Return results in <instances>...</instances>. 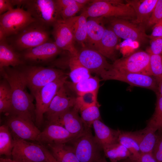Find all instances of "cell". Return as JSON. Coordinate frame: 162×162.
<instances>
[{"label":"cell","mask_w":162,"mask_h":162,"mask_svg":"<svg viewBox=\"0 0 162 162\" xmlns=\"http://www.w3.org/2000/svg\"><path fill=\"white\" fill-rule=\"evenodd\" d=\"M0 71L10 88L11 107L8 116H19L35 122L33 99L27 90L26 82L21 70L9 67L0 69Z\"/></svg>","instance_id":"obj_1"},{"label":"cell","mask_w":162,"mask_h":162,"mask_svg":"<svg viewBox=\"0 0 162 162\" xmlns=\"http://www.w3.org/2000/svg\"><path fill=\"white\" fill-rule=\"evenodd\" d=\"M49 27L36 21L6 39L15 50L22 51L50 40Z\"/></svg>","instance_id":"obj_2"},{"label":"cell","mask_w":162,"mask_h":162,"mask_svg":"<svg viewBox=\"0 0 162 162\" xmlns=\"http://www.w3.org/2000/svg\"><path fill=\"white\" fill-rule=\"evenodd\" d=\"M83 12L88 18H116L131 21L136 18L133 8L121 0H93Z\"/></svg>","instance_id":"obj_3"},{"label":"cell","mask_w":162,"mask_h":162,"mask_svg":"<svg viewBox=\"0 0 162 162\" xmlns=\"http://www.w3.org/2000/svg\"><path fill=\"white\" fill-rule=\"evenodd\" d=\"M19 69L33 96L44 86L66 75L60 70L43 67L25 65Z\"/></svg>","instance_id":"obj_4"},{"label":"cell","mask_w":162,"mask_h":162,"mask_svg":"<svg viewBox=\"0 0 162 162\" xmlns=\"http://www.w3.org/2000/svg\"><path fill=\"white\" fill-rule=\"evenodd\" d=\"M22 5L36 21L47 26L62 19L56 0H22Z\"/></svg>","instance_id":"obj_5"},{"label":"cell","mask_w":162,"mask_h":162,"mask_svg":"<svg viewBox=\"0 0 162 162\" xmlns=\"http://www.w3.org/2000/svg\"><path fill=\"white\" fill-rule=\"evenodd\" d=\"M36 21L22 8L17 7L0 16V40L16 34Z\"/></svg>","instance_id":"obj_6"},{"label":"cell","mask_w":162,"mask_h":162,"mask_svg":"<svg viewBox=\"0 0 162 162\" xmlns=\"http://www.w3.org/2000/svg\"><path fill=\"white\" fill-rule=\"evenodd\" d=\"M11 156L17 162H50L43 145L14 137Z\"/></svg>","instance_id":"obj_7"},{"label":"cell","mask_w":162,"mask_h":162,"mask_svg":"<svg viewBox=\"0 0 162 162\" xmlns=\"http://www.w3.org/2000/svg\"><path fill=\"white\" fill-rule=\"evenodd\" d=\"M67 78L65 75L47 84L33 96L36 100L35 123L38 127L42 124L44 115L60 88L67 81Z\"/></svg>","instance_id":"obj_8"},{"label":"cell","mask_w":162,"mask_h":162,"mask_svg":"<svg viewBox=\"0 0 162 162\" xmlns=\"http://www.w3.org/2000/svg\"><path fill=\"white\" fill-rule=\"evenodd\" d=\"M102 80H113L126 82L131 86L147 88L158 92V84L152 76L138 73L119 71L112 67L100 76Z\"/></svg>","instance_id":"obj_9"},{"label":"cell","mask_w":162,"mask_h":162,"mask_svg":"<svg viewBox=\"0 0 162 162\" xmlns=\"http://www.w3.org/2000/svg\"><path fill=\"white\" fill-rule=\"evenodd\" d=\"M90 128H85L83 132L70 142L73 151L80 162H95L100 155L99 148L92 134Z\"/></svg>","instance_id":"obj_10"},{"label":"cell","mask_w":162,"mask_h":162,"mask_svg":"<svg viewBox=\"0 0 162 162\" xmlns=\"http://www.w3.org/2000/svg\"><path fill=\"white\" fill-rule=\"evenodd\" d=\"M150 55L139 51L125 58L115 60L112 68L119 71L151 76L149 68Z\"/></svg>","instance_id":"obj_11"},{"label":"cell","mask_w":162,"mask_h":162,"mask_svg":"<svg viewBox=\"0 0 162 162\" xmlns=\"http://www.w3.org/2000/svg\"><path fill=\"white\" fill-rule=\"evenodd\" d=\"M110 27L119 38L140 43H144L149 39L145 29L141 26H137L131 21L118 18H106Z\"/></svg>","instance_id":"obj_12"},{"label":"cell","mask_w":162,"mask_h":162,"mask_svg":"<svg viewBox=\"0 0 162 162\" xmlns=\"http://www.w3.org/2000/svg\"><path fill=\"white\" fill-rule=\"evenodd\" d=\"M69 90L65 83L53 99L44 114L48 124L53 122L60 115L75 106L76 97L72 95Z\"/></svg>","instance_id":"obj_13"},{"label":"cell","mask_w":162,"mask_h":162,"mask_svg":"<svg viewBox=\"0 0 162 162\" xmlns=\"http://www.w3.org/2000/svg\"><path fill=\"white\" fill-rule=\"evenodd\" d=\"M77 57L81 63L90 72L100 75L110 69L112 64L97 51L85 46L78 52Z\"/></svg>","instance_id":"obj_14"},{"label":"cell","mask_w":162,"mask_h":162,"mask_svg":"<svg viewBox=\"0 0 162 162\" xmlns=\"http://www.w3.org/2000/svg\"><path fill=\"white\" fill-rule=\"evenodd\" d=\"M62 51L54 42L49 40L39 46L24 50L20 54L24 61L41 63L49 61Z\"/></svg>","instance_id":"obj_15"},{"label":"cell","mask_w":162,"mask_h":162,"mask_svg":"<svg viewBox=\"0 0 162 162\" xmlns=\"http://www.w3.org/2000/svg\"><path fill=\"white\" fill-rule=\"evenodd\" d=\"M8 117L7 125L15 137L26 140L36 141L41 131L34 122L16 116Z\"/></svg>","instance_id":"obj_16"},{"label":"cell","mask_w":162,"mask_h":162,"mask_svg":"<svg viewBox=\"0 0 162 162\" xmlns=\"http://www.w3.org/2000/svg\"><path fill=\"white\" fill-rule=\"evenodd\" d=\"M52 26V34L56 45L62 50L66 51L70 54L77 56L78 51L74 45L75 41L70 29L65 21L59 20Z\"/></svg>","instance_id":"obj_17"},{"label":"cell","mask_w":162,"mask_h":162,"mask_svg":"<svg viewBox=\"0 0 162 162\" xmlns=\"http://www.w3.org/2000/svg\"><path fill=\"white\" fill-rule=\"evenodd\" d=\"M76 137L62 126L56 124H48L41 131L36 141L41 144L47 145L64 144L70 142Z\"/></svg>","instance_id":"obj_18"},{"label":"cell","mask_w":162,"mask_h":162,"mask_svg":"<svg viewBox=\"0 0 162 162\" xmlns=\"http://www.w3.org/2000/svg\"><path fill=\"white\" fill-rule=\"evenodd\" d=\"M79 111L75 105L63 113L54 122L50 124L62 126L70 133L77 136L85 129L81 117L79 115Z\"/></svg>","instance_id":"obj_19"},{"label":"cell","mask_w":162,"mask_h":162,"mask_svg":"<svg viewBox=\"0 0 162 162\" xmlns=\"http://www.w3.org/2000/svg\"><path fill=\"white\" fill-rule=\"evenodd\" d=\"M89 18L87 22V38L85 46L98 51L106 28L103 18Z\"/></svg>","instance_id":"obj_20"},{"label":"cell","mask_w":162,"mask_h":162,"mask_svg":"<svg viewBox=\"0 0 162 162\" xmlns=\"http://www.w3.org/2000/svg\"><path fill=\"white\" fill-rule=\"evenodd\" d=\"M158 131L147 125L143 129L130 133L137 143L141 153H152L157 138Z\"/></svg>","instance_id":"obj_21"},{"label":"cell","mask_w":162,"mask_h":162,"mask_svg":"<svg viewBox=\"0 0 162 162\" xmlns=\"http://www.w3.org/2000/svg\"><path fill=\"white\" fill-rule=\"evenodd\" d=\"M92 126L94 133V140L100 148L118 142L119 130L111 129L100 120L95 121Z\"/></svg>","instance_id":"obj_22"},{"label":"cell","mask_w":162,"mask_h":162,"mask_svg":"<svg viewBox=\"0 0 162 162\" xmlns=\"http://www.w3.org/2000/svg\"><path fill=\"white\" fill-rule=\"evenodd\" d=\"M134 9L136 15V19L131 21L140 25L147 24L158 0H125Z\"/></svg>","instance_id":"obj_23"},{"label":"cell","mask_w":162,"mask_h":162,"mask_svg":"<svg viewBox=\"0 0 162 162\" xmlns=\"http://www.w3.org/2000/svg\"><path fill=\"white\" fill-rule=\"evenodd\" d=\"M20 53L8 43L6 38L0 40V69L11 66L15 68L23 64Z\"/></svg>","instance_id":"obj_24"},{"label":"cell","mask_w":162,"mask_h":162,"mask_svg":"<svg viewBox=\"0 0 162 162\" xmlns=\"http://www.w3.org/2000/svg\"><path fill=\"white\" fill-rule=\"evenodd\" d=\"M88 18L83 12L79 16H75L64 20L70 29L75 41L81 44L82 47L85 46L87 38Z\"/></svg>","instance_id":"obj_25"},{"label":"cell","mask_w":162,"mask_h":162,"mask_svg":"<svg viewBox=\"0 0 162 162\" xmlns=\"http://www.w3.org/2000/svg\"><path fill=\"white\" fill-rule=\"evenodd\" d=\"M119 38L110 27L106 28L98 52L104 57L114 60Z\"/></svg>","instance_id":"obj_26"},{"label":"cell","mask_w":162,"mask_h":162,"mask_svg":"<svg viewBox=\"0 0 162 162\" xmlns=\"http://www.w3.org/2000/svg\"><path fill=\"white\" fill-rule=\"evenodd\" d=\"M47 147L51 154L58 162H80L71 146L66 143L49 144Z\"/></svg>","instance_id":"obj_27"},{"label":"cell","mask_w":162,"mask_h":162,"mask_svg":"<svg viewBox=\"0 0 162 162\" xmlns=\"http://www.w3.org/2000/svg\"><path fill=\"white\" fill-rule=\"evenodd\" d=\"M68 64L69 76L72 83H77L92 76L91 72L81 63L77 56L70 54Z\"/></svg>","instance_id":"obj_28"},{"label":"cell","mask_w":162,"mask_h":162,"mask_svg":"<svg viewBox=\"0 0 162 162\" xmlns=\"http://www.w3.org/2000/svg\"><path fill=\"white\" fill-rule=\"evenodd\" d=\"M100 80L96 76H92L76 83L67 81L65 84L71 90L75 92L77 95L89 92H98Z\"/></svg>","instance_id":"obj_29"},{"label":"cell","mask_w":162,"mask_h":162,"mask_svg":"<svg viewBox=\"0 0 162 162\" xmlns=\"http://www.w3.org/2000/svg\"><path fill=\"white\" fill-rule=\"evenodd\" d=\"M105 156L110 162H119L130 157L131 154L128 150L118 142L103 147Z\"/></svg>","instance_id":"obj_30"},{"label":"cell","mask_w":162,"mask_h":162,"mask_svg":"<svg viewBox=\"0 0 162 162\" xmlns=\"http://www.w3.org/2000/svg\"><path fill=\"white\" fill-rule=\"evenodd\" d=\"M60 17L65 20L75 16L85 6L76 0H56Z\"/></svg>","instance_id":"obj_31"},{"label":"cell","mask_w":162,"mask_h":162,"mask_svg":"<svg viewBox=\"0 0 162 162\" xmlns=\"http://www.w3.org/2000/svg\"><path fill=\"white\" fill-rule=\"evenodd\" d=\"M7 125L0 127V154L11 156L14 146V139Z\"/></svg>","instance_id":"obj_32"},{"label":"cell","mask_w":162,"mask_h":162,"mask_svg":"<svg viewBox=\"0 0 162 162\" xmlns=\"http://www.w3.org/2000/svg\"><path fill=\"white\" fill-rule=\"evenodd\" d=\"M118 142L124 146L130 153L131 156L138 157L141 153L139 146L129 131L119 130Z\"/></svg>","instance_id":"obj_33"},{"label":"cell","mask_w":162,"mask_h":162,"mask_svg":"<svg viewBox=\"0 0 162 162\" xmlns=\"http://www.w3.org/2000/svg\"><path fill=\"white\" fill-rule=\"evenodd\" d=\"M80 112L85 128H90L95 121L100 120V116L98 104L85 108Z\"/></svg>","instance_id":"obj_34"},{"label":"cell","mask_w":162,"mask_h":162,"mask_svg":"<svg viewBox=\"0 0 162 162\" xmlns=\"http://www.w3.org/2000/svg\"><path fill=\"white\" fill-rule=\"evenodd\" d=\"M98 92H89L77 95L75 106L79 111L98 104L97 97Z\"/></svg>","instance_id":"obj_35"},{"label":"cell","mask_w":162,"mask_h":162,"mask_svg":"<svg viewBox=\"0 0 162 162\" xmlns=\"http://www.w3.org/2000/svg\"><path fill=\"white\" fill-rule=\"evenodd\" d=\"M148 53L151 76L155 79L158 84L162 80V56Z\"/></svg>","instance_id":"obj_36"},{"label":"cell","mask_w":162,"mask_h":162,"mask_svg":"<svg viewBox=\"0 0 162 162\" xmlns=\"http://www.w3.org/2000/svg\"><path fill=\"white\" fill-rule=\"evenodd\" d=\"M154 112L147 125L156 129H162V96L158 92Z\"/></svg>","instance_id":"obj_37"},{"label":"cell","mask_w":162,"mask_h":162,"mask_svg":"<svg viewBox=\"0 0 162 162\" xmlns=\"http://www.w3.org/2000/svg\"><path fill=\"white\" fill-rule=\"evenodd\" d=\"M162 20V0H158L147 25L148 26H154Z\"/></svg>","instance_id":"obj_38"},{"label":"cell","mask_w":162,"mask_h":162,"mask_svg":"<svg viewBox=\"0 0 162 162\" xmlns=\"http://www.w3.org/2000/svg\"><path fill=\"white\" fill-rule=\"evenodd\" d=\"M150 46L147 49L148 53L162 56V37H151L149 35Z\"/></svg>","instance_id":"obj_39"},{"label":"cell","mask_w":162,"mask_h":162,"mask_svg":"<svg viewBox=\"0 0 162 162\" xmlns=\"http://www.w3.org/2000/svg\"><path fill=\"white\" fill-rule=\"evenodd\" d=\"M158 130L159 132H157V138L152 154L157 162H162V132Z\"/></svg>","instance_id":"obj_40"},{"label":"cell","mask_w":162,"mask_h":162,"mask_svg":"<svg viewBox=\"0 0 162 162\" xmlns=\"http://www.w3.org/2000/svg\"><path fill=\"white\" fill-rule=\"evenodd\" d=\"M124 162H157L152 153H141L137 157L130 156L123 160Z\"/></svg>","instance_id":"obj_41"},{"label":"cell","mask_w":162,"mask_h":162,"mask_svg":"<svg viewBox=\"0 0 162 162\" xmlns=\"http://www.w3.org/2000/svg\"><path fill=\"white\" fill-rule=\"evenodd\" d=\"M0 100L11 102L10 88L6 81L0 83Z\"/></svg>","instance_id":"obj_42"},{"label":"cell","mask_w":162,"mask_h":162,"mask_svg":"<svg viewBox=\"0 0 162 162\" xmlns=\"http://www.w3.org/2000/svg\"><path fill=\"white\" fill-rule=\"evenodd\" d=\"M14 5L11 0H0V14L14 9Z\"/></svg>","instance_id":"obj_43"},{"label":"cell","mask_w":162,"mask_h":162,"mask_svg":"<svg viewBox=\"0 0 162 162\" xmlns=\"http://www.w3.org/2000/svg\"><path fill=\"white\" fill-rule=\"evenodd\" d=\"M151 37H162V20L153 26Z\"/></svg>","instance_id":"obj_44"},{"label":"cell","mask_w":162,"mask_h":162,"mask_svg":"<svg viewBox=\"0 0 162 162\" xmlns=\"http://www.w3.org/2000/svg\"><path fill=\"white\" fill-rule=\"evenodd\" d=\"M45 151L46 156L50 162H58L53 157L50 152L45 147Z\"/></svg>","instance_id":"obj_45"},{"label":"cell","mask_w":162,"mask_h":162,"mask_svg":"<svg viewBox=\"0 0 162 162\" xmlns=\"http://www.w3.org/2000/svg\"><path fill=\"white\" fill-rule=\"evenodd\" d=\"M95 162H108L105 158L100 155L96 159Z\"/></svg>","instance_id":"obj_46"},{"label":"cell","mask_w":162,"mask_h":162,"mask_svg":"<svg viewBox=\"0 0 162 162\" xmlns=\"http://www.w3.org/2000/svg\"><path fill=\"white\" fill-rule=\"evenodd\" d=\"M157 92L162 96V80L158 84V90Z\"/></svg>","instance_id":"obj_47"},{"label":"cell","mask_w":162,"mask_h":162,"mask_svg":"<svg viewBox=\"0 0 162 162\" xmlns=\"http://www.w3.org/2000/svg\"><path fill=\"white\" fill-rule=\"evenodd\" d=\"M0 162H17L13 159L10 158H1L0 159Z\"/></svg>","instance_id":"obj_48"},{"label":"cell","mask_w":162,"mask_h":162,"mask_svg":"<svg viewBox=\"0 0 162 162\" xmlns=\"http://www.w3.org/2000/svg\"><path fill=\"white\" fill-rule=\"evenodd\" d=\"M124 162L122 161V162Z\"/></svg>","instance_id":"obj_49"}]
</instances>
